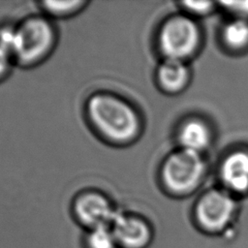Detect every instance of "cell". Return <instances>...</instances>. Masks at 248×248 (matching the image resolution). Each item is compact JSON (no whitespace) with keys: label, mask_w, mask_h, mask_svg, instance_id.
I'll use <instances>...</instances> for the list:
<instances>
[{"label":"cell","mask_w":248,"mask_h":248,"mask_svg":"<svg viewBox=\"0 0 248 248\" xmlns=\"http://www.w3.org/2000/svg\"><path fill=\"white\" fill-rule=\"evenodd\" d=\"M110 229L118 248H147L152 240V229L140 215L118 210Z\"/></svg>","instance_id":"cell-7"},{"label":"cell","mask_w":248,"mask_h":248,"mask_svg":"<svg viewBox=\"0 0 248 248\" xmlns=\"http://www.w3.org/2000/svg\"><path fill=\"white\" fill-rule=\"evenodd\" d=\"M198 39L199 33L194 22L184 16H175L162 26L158 43L166 59L180 60L193 52Z\"/></svg>","instance_id":"cell-5"},{"label":"cell","mask_w":248,"mask_h":248,"mask_svg":"<svg viewBox=\"0 0 248 248\" xmlns=\"http://www.w3.org/2000/svg\"><path fill=\"white\" fill-rule=\"evenodd\" d=\"M221 175L229 188L236 192L246 191L248 189V153L238 151L228 156L222 165Z\"/></svg>","instance_id":"cell-8"},{"label":"cell","mask_w":248,"mask_h":248,"mask_svg":"<svg viewBox=\"0 0 248 248\" xmlns=\"http://www.w3.org/2000/svg\"><path fill=\"white\" fill-rule=\"evenodd\" d=\"M57 42V31L51 19L42 16H31L15 24L12 59L21 67L38 65L53 51Z\"/></svg>","instance_id":"cell-2"},{"label":"cell","mask_w":248,"mask_h":248,"mask_svg":"<svg viewBox=\"0 0 248 248\" xmlns=\"http://www.w3.org/2000/svg\"><path fill=\"white\" fill-rule=\"evenodd\" d=\"M84 112L94 132L110 144H131L141 132L142 122L137 108L114 92H93L85 101Z\"/></svg>","instance_id":"cell-1"},{"label":"cell","mask_w":248,"mask_h":248,"mask_svg":"<svg viewBox=\"0 0 248 248\" xmlns=\"http://www.w3.org/2000/svg\"><path fill=\"white\" fill-rule=\"evenodd\" d=\"M179 141L184 149L200 152L209 142L208 129L200 121H190L181 128Z\"/></svg>","instance_id":"cell-10"},{"label":"cell","mask_w":248,"mask_h":248,"mask_svg":"<svg viewBox=\"0 0 248 248\" xmlns=\"http://www.w3.org/2000/svg\"><path fill=\"white\" fill-rule=\"evenodd\" d=\"M225 6L239 13L248 14V1L246 2H224Z\"/></svg>","instance_id":"cell-15"},{"label":"cell","mask_w":248,"mask_h":248,"mask_svg":"<svg viewBox=\"0 0 248 248\" xmlns=\"http://www.w3.org/2000/svg\"><path fill=\"white\" fill-rule=\"evenodd\" d=\"M157 79L165 90L176 91L187 80V69L178 59H166L157 70Z\"/></svg>","instance_id":"cell-9"},{"label":"cell","mask_w":248,"mask_h":248,"mask_svg":"<svg viewBox=\"0 0 248 248\" xmlns=\"http://www.w3.org/2000/svg\"><path fill=\"white\" fill-rule=\"evenodd\" d=\"M185 5L196 12H205L209 10L211 3L210 2H185Z\"/></svg>","instance_id":"cell-16"},{"label":"cell","mask_w":248,"mask_h":248,"mask_svg":"<svg viewBox=\"0 0 248 248\" xmlns=\"http://www.w3.org/2000/svg\"><path fill=\"white\" fill-rule=\"evenodd\" d=\"M83 244L84 248H118L110 226L87 230Z\"/></svg>","instance_id":"cell-12"},{"label":"cell","mask_w":248,"mask_h":248,"mask_svg":"<svg viewBox=\"0 0 248 248\" xmlns=\"http://www.w3.org/2000/svg\"><path fill=\"white\" fill-rule=\"evenodd\" d=\"M234 209L235 203L229 195L220 191H210L199 202L196 216L205 231L217 232L231 222Z\"/></svg>","instance_id":"cell-6"},{"label":"cell","mask_w":248,"mask_h":248,"mask_svg":"<svg viewBox=\"0 0 248 248\" xmlns=\"http://www.w3.org/2000/svg\"><path fill=\"white\" fill-rule=\"evenodd\" d=\"M224 38L228 45L240 47L248 44V22L245 20H234L229 23L224 31Z\"/></svg>","instance_id":"cell-13"},{"label":"cell","mask_w":248,"mask_h":248,"mask_svg":"<svg viewBox=\"0 0 248 248\" xmlns=\"http://www.w3.org/2000/svg\"><path fill=\"white\" fill-rule=\"evenodd\" d=\"M88 4L86 1H43L40 3L41 10L48 18H66L80 13Z\"/></svg>","instance_id":"cell-11"},{"label":"cell","mask_w":248,"mask_h":248,"mask_svg":"<svg viewBox=\"0 0 248 248\" xmlns=\"http://www.w3.org/2000/svg\"><path fill=\"white\" fill-rule=\"evenodd\" d=\"M72 212L77 222L87 230L110 226L118 209L109 198L98 190L78 193L72 203Z\"/></svg>","instance_id":"cell-4"},{"label":"cell","mask_w":248,"mask_h":248,"mask_svg":"<svg viewBox=\"0 0 248 248\" xmlns=\"http://www.w3.org/2000/svg\"><path fill=\"white\" fill-rule=\"evenodd\" d=\"M203 173V161L199 152L182 148L172 153L162 169L163 182L174 193L193 189Z\"/></svg>","instance_id":"cell-3"},{"label":"cell","mask_w":248,"mask_h":248,"mask_svg":"<svg viewBox=\"0 0 248 248\" xmlns=\"http://www.w3.org/2000/svg\"><path fill=\"white\" fill-rule=\"evenodd\" d=\"M13 64L10 55L0 46V80L8 76Z\"/></svg>","instance_id":"cell-14"}]
</instances>
